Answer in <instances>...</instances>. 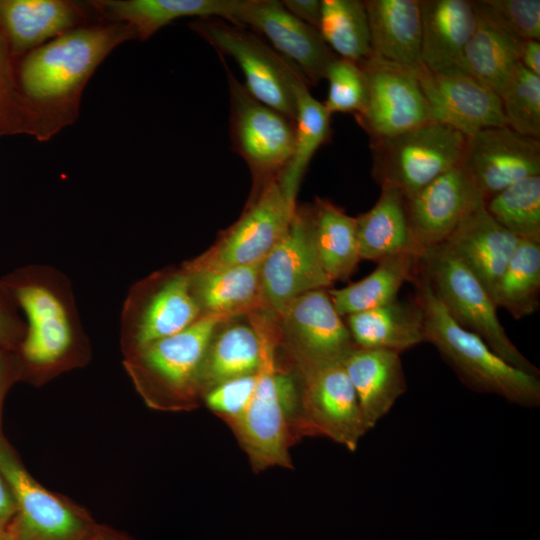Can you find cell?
Returning a JSON list of instances; mask_svg holds the SVG:
<instances>
[{
  "label": "cell",
  "instance_id": "16",
  "mask_svg": "<svg viewBox=\"0 0 540 540\" xmlns=\"http://www.w3.org/2000/svg\"><path fill=\"white\" fill-rule=\"evenodd\" d=\"M231 24L250 27L292 63L310 85H316L338 56L319 31L289 13L277 0H237Z\"/></svg>",
  "mask_w": 540,
  "mask_h": 540
},
{
  "label": "cell",
  "instance_id": "35",
  "mask_svg": "<svg viewBox=\"0 0 540 540\" xmlns=\"http://www.w3.org/2000/svg\"><path fill=\"white\" fill-rule=\"evenodd\" d=\"M318 31L340 58L360 63L372 53L363 1L322 0Z\"/></svg>",
  "mask_w": 540,
  "mask_h": 540
},
{
  "label": "cell",
  "instance_id": "37",
  "mask_svg": "<svg viewBox=\"0 0 540 540\" xmlns=\"http://www.w3.org/2000/svg\"><path fill=\"white\" fill-rule=\"evenodd\" d=\"M484 205L488 214L516 238L540 240V175L511 184Z\"/></svg>",
  "mask_w": 540,
  "mask_h": 540
},
{
  "label": "cell",
  "instance_id": "12",
  "mask_svg": "<svg viewBox=\"0 0 540 540\" xmlns=\"http://www.w3.org/2000/svg\"><path fill=\"white\" fill-rule=\"evenodd\" d=\"M250 319L260 341V361L251 399L233 422L256 463L285 465L288 463L287 430L277 389L275 322L269 315L261 314H252Z\"/></svg>",
  "mask_w": 540,
  "mask_h": 540
},
{
  "label": "cell",
  "instance_id": "19",
  "mask_svg": "<svg viewBox=\"0 0 540 540\" xmlns=\"http://www.w3.org/2000/svg\"><path fill=\"white\" fill-rule=\"evenodd\" d=\"M311 424L354 450L366 433L354 388L341 361H301Z\"/></svg>",
  "mask_w": 540,
  "mask_h": 540
},
{
  "label": "cell",
  "instance_id": "28",
  "mask_svg": "<svg viewBox=\"0 0 540 540\" xmlns=\"http://www.w3.org/2000/svg\"><path fill=\"white\" fill-rule=\"evenodd\" d=\"M237 0H129L102 1L94 6L124 21L140 40L182 17L219 18L232 21Z\"/></svg>",
  "mask_w": 540,
  "mask_h": 540
},
{
  "label": "cell",
  "instance_id": "18",
  "mask_svg": "<svg viewBox=\"0 0 540 540\" xmlns=\"http://www.w3.org/2000/svg\"><path fill=\"white\" fill-rule=\"evenodd\" d=\"M484 200L459 166L406 199L414 252L443 244L462 220Z\"/></svg>",
  "mask_w": 540,
  "mask_h": 540
},
{
  "label": "cell",
  "instance_id": "14",
  "mask_svg": "<svg viewBox=\"0 0 540 540\" xmlns=\"http://www.w3.org/2000/svg\"><path fill=\"white\" fill-rule=\"evenodd\" d=\"M263 306L274 316L294 298L333 283L317 252L309 206H297L283 238L260 264Z\"/></svg>",
  "mask_w": 540,
  "mask_h": 540
},
{
  "label": "cell",
  "instance_id": "40",
  "mask_svg": "<svg viewBox=\"0 0 540 540\" xmlns=\"http://www.w3.org/2000/svg\"><path fill=\"white\" fill-rule=\"evenodd\" d=\"M478 3L509 34L519 39H540L539 0H480Z\"/></svg>",
  "mask_w": 540,
  "mask_h": 540
},
{
  "label": "cell",
  "instance_id": "39",
  "mask_svg": "<svg viewBox=\"0 0 540 540\" xmlns=\"http://www.w3.org/2000/svg\"><path fill=\"white\" fill-rule=\"evenodd\" d=\"M325 79L328 92L323 102L326 110L333 113L359 114L366 101V81L360 65L336 58L328 67Z\"/></svg>",
  "mask_w": 540,
  "mask_h": 540
},
{
  "label": "cell",
  "instance_id": "49",
  "mask_svg": "<svg viewBox=\"0 0 540 540\" xmlns=\"http://www.w3.org/2000/svg\"><path fill=\"white\" fill-rule=\"evenodd\" d=\"M2 540H17V539H14L6 534H2Z\"/></svg>",
  "mask_w": 540,
  "mask_h": 540
},
{
  "label": "cell",
  "instance_id": "45",
  "mask_svg": "<svg viewBox=\"0 0 540 540\" xmlns=\"http://www.w3.org/2000/svg\"><path fill=\"white\" fill-rule=\"evenodd\" d=\"M277 389L279 402L284 413V416H289L295 406L297 407V389L290 375L278 370L277 373Z\"/></svg>",
  "mask_w": 540,
  "mask_h": 540
},
{
  "label": "cell",
  "instance_id": "2",
  "mask_svg": "<svg viewBox=\"0 0 540 540\" xmlns=\"http://www.w3.org/2000/svg\"><path fill=\"white\" fill-rule=\"evenodd\" d=\"M411 283L413 298L422 309L424 342L436 348L465 386L478 393L499 396L519 407H539V376L507 363L478 335L460 326L418 270Z\"/></svg>",
  "mask_w": 540,
  "mask_h": 540
},
{
  "label": "cell",
  "instance_id": "4",
  "mask_svg": "<svg viewBox=\"0 0 540 540\" xmlns=\"http://www.w3.org/2000/svg\"><path fill=\"white\" fill-rule=\"evenodd\" d=\"M418 272L460 326L478 335L507 363L539 376V369L507 335L497 315L498 307L486 288L445 244L420 255Z\"/></svg>",
  "mask_w": 540,
  "mask_h": 540
},
{
  "label": "cell",
  "instance_id": "26",
  "mask_svg": "<svg viewBox=\"0 0 540 540\" xmlns=\"http://www.w3.org/2000/svg\"><path fill=\"white\" fill-rule=\"evenodd\" d=\"M346 325L358 348L401 354L424 342L422 309L414 298L348 315Z\"/></svg>",
  "mask_w": 540,
  "mask_h": 540
},
{
  "label": "cell",
  "instance_id": "32",
  "mask_svg": "<svg viewBox=\"0 0 540 540\" xmlns=\"http://www.w3.org/2000/svg\"><path fill=\"white\" fill-rule=\"evenodd\" d=\"M295 95V136L291 159L278 178L287 196L296 201L306 170L318 149L331 135V114L312 96L305 78L297 80Z\"/></svg>",
  "mask_w": 540,
  "mask_h": 540
},
{
  "label": "cell",
  "instance_id": "29",
  "mask_svg": "<svg viewBox=\"0 0 540 540\" xmlns=\"http://www.w3.org/2000/svg\"><path fill=\"white\" fill-rule=\"evenodd\" d=\"M356 223L361 260L378 262L402 252L415 253L407 217L406 198L396 188L382 185L376 203L371 209L358 215Z\"/></svg>",
  "mask_w": 540,
  "mask_h": 540
},
{
  "label": "cell",
  "instance_id": "36",
  "mask_svg": "<svg viewBox=\"0 0 540 540\" xmlns=\"http://www.w3.org/2000/svg\"><path fill=\"white\" fill-rule=\"evenodd\" d=\"M213 340V339H212ZM260 361V341L253 326L237 324L227 327L211 341L201 380L211 385L254 374Z\"/></svg>",
  "mask_w": 540,
  "mask_h": 540
},
{
  "label": "cell",
  "instance_id": "33",
  "mask_svg": "<svg viewBox=\"0 0 540 540\" xmlns=\"http://www.w3.org/2000/svg\"><path fill=\"white\" fill-rule=\"evenodd\" d=\"M10 39L17 49H28L72 29L83 18V11L67 1L12 0L1 5Z\"/></svg>",
  "mask_w": 540,
  "mask_h": 540
},
{
  "label": "cell",
  "instance_id": "44",
  "mask_svg": "<svg viewBox=\"0 0 540 540\" xmlns=\"http://www.w3.org/2000/svg\"><path fill=\"white\" fill-rule=\"evenodd\" d=\"M281 3L294 17L318 30L322 0H283Z\"/></svg>",
  "mask_w": 540,
  "mask_h": 540
},
{
  "label": "cell",
  "instance_id": "50",
  "mask_svg": "<svg viewBox=\"0 0 540 540\" xmlns=\"http://www.w3.org/2000/svg\"><path fill=\"white\" fill-rule=\"evenodd\" d=\"M2 534H3V533H0V540H2Z\"/></svg>",
  "mask_w": 540,
  "mask_h": 540
},
{
  "label": "cell",
  "instance_id": "27",
  "mask_svg": "<svg viewBox=\"0 0 540 540\" xmlns=\"http://www.w3.org/2000/svg\"><path fill=\"white\" fill-rule=\"evenodd\" d=\"M260 264L219 270L185 269L190 276L192 291L202 315H216L229 319L264 307Z\"/></svg>",
  "mask_w": 540,
  "mask_h": 540
},
{
  "label": "cell",
  "instance_id": "21",
  "mask_svg": "<svg viewBox=\"0 0 540 540\" xmlns=\"http://www.w3.org/2000/svg\"><path fill=\"white\" fill-rule=\"evenodd\" d=\"M342 364L354 388L367 432L406 392L407 383L400 354L355 347Z\"/></svg>",
  "mask_w": 540,
  "mask_h": 540
},
{
  "label": "cell",
  "instance_id": "31",
  "mask_svg": "<svg viewBox=\"0 0 540 540\" xmlns=\"http://www.w3.org/2000/svg\"><path fill=\"white\" fill-rule=\"evenodd\" d=\"M420 255L402 252L385 257L363 279L339 289H328L341 317L373 309L397 300L398 292L411 282L418 270Z\"/></svg>",
  "mask_w": 540,
  "mask_h": 540
},
{
  "label": "cell",
  "instance_id": "47",
  "mask_svg": "<svg viewBox=\"0 0 540 540\" xmlns=\"http://www.w3.org/2000/svg\"><path fill=\"white\" fill-rule=\"evenodd\" d=\"M519 63L529 72L540 76V42L538 40L521 42Z\"/></svg>",
  "mask_w": 540,
  "mask_h": 540
},
{
  "label": "cell",
  "instance_id": "8",
  "mask_svg": "<svg viewBox=\"0 0 540 540\" xmlns=\"http://www.w3.org/2000/svg\"><path fill=\"white\" fill-rule=\"evenodd\" d=\"M219 58L228 82L232 147L248 165L256 189L278 179L287 167L294 148L295 123L254 98L225 58Z\"/></svg>",
  "mask_w": 540,
  "mask_h": 540
},
{
  "label": "cell",
  "instance_id": "3",
  "mask_svg": "<svg viewBox=\"0 0 540 540\" xmlns=\"http://www.w3.org/2000/svg\"><path fill=\"white\" fill-rule=\"evenodd\" d=\"M130 37L134 33L126 24L70 30L27 56L20 73L22 87L43 108L75 100L100 62Z\"/></svg>",
  "mask_w": 540,
  "mask_h": 540
},
{
  "label": "cell",
  "instance_id": "25",
  "mask_svg": "<svg viewBox=\"0 0 540 540\" xmlns=\"http://www.w3.org/2000/svg\"><path fill=\"white\" fill-rule=\"evenodd\" d=\"M476 24L457 68L499 97L519 65L521 42L504 30L478 3Z\"/></svg>",
  "mask_w": 540,
  "mask_h": 540
},
{
  "label": "cell",
  "instance_id": "1",
  "mask_svg": "<svg viewBox=\"0 0 540 540\" xmlns=\"http://www.w3.org/2000/svg\"><path fill=\"white\" fill-rule=\"evenodd\" d=\"M26 317V331L15 353L21 381L43 383L84 365L90 344L69 278L50 265L32 264L0 279Z\"/></svg>",
  "mask_w": 540,
  "mask_h": 540
},
{
  "label": "cell",
  "instance_id": "23",
  "mask_svg": "<svg viewBox=\"0 0 540 540\" xmlns=\"http://www.w3.org/2000/svg\"><path fill=\"white\" fill-rule=\"evenodd\" d=\"M476 24L474 1L421 0V61L430 71L457 67Z\"/></svg>",
  "mask_w": 540,
  "mask_h": 540
},
{
  "label": "cell",
  "instance_id": "6",
  "mask_svg": "<svg viewBox=\"0 0 540 540\" xmlns=\"http://www.w3.org/2000/svg\"><path fill=\"white\" fill-rule=\"evenodd\" d=\"M202 316L190 276L183 267L158 272L135 283L121 311L120 344L124 357L186 329Z\"/></svg>",
  "mask_w": 540,
  "mask_h": 540
},
{
  "label": "cell",
  "instance_id": "42",
  "mask_svg": "<svg viewBox=\"0 0 540 540\" xmlns=\"http://www.w3.org/2000/svg\"><path fill=\"white\" fill-rule=\"evenodd\" d=\"M17 305L0 283V346L16 349L22 341L26 324L17 312Z\"/></svg>",
  "mask_w": 540,
  "mask_h": 540
},
{
  "label": "cell",
  "instance_id": "13",
  "mask_svg": "<svg viewBox=\"0 0 540 540\" xmlns=\"http://www.w3.org/2000/svg\"><path fill=\"white\" fill-rule=\"evenodd\" d=\"M366 81V101L355 115L370 142L386 139L430 122L415 73L373 52L358 63Z\"/></svg>",
  "mask_w": 540,
  "mask_h": 540
},
{
  "label": "cell",
  "instance_id": "30",
  "mask_svg": "<svg viewBox=\"0 0 540 540\" xmlns=\"http://www.w3.org/2000/svg\"><path fill=\"white\" fill-rule=\"evenodd\" d=\"M322 268L332 283L347 281L361 261L356 217L327 199L309 205Z\"/></svg>",
  "mask_w": 540,
  "mask_h": 540
},
{
  "label": "cell",
  "instance_id": "15",
  "mask_svg": "<svg viewBox=\"0 0 540 540\" xmlns=\"http://www.w3.org/2000/svg\"><path fill=\"white\" fill-rule=\"evenodd\" d=\"M459 167L484 202L511 184L540 175V140L508 126L466 136Z\"/></svg>",
  "mask_w": 540,
  "mask_h": 540
},
{
  "label": "cell",
  "instance_id": "9",
  "mask_svg": "<svg viewBox=\"0 0 540 540\" xmlns=\"http://www.w3.org/2000/svg\"><path fill=\"white\" fill-rule=\"evenodd\" d=\"M228 318L203 315L186 329L124 357V366L145 396H189L200 381L216 329Z\"/></svg>",
  "mask_w": 540,
  "mask_h": 540
},
{
  "label": "cell",
  "instance_id": "10",
  "mask_svg": "<svg viewBox=\"0 0 540 540\" xmlns=\"http://www.w3.org/2000/svg\"><path fill=\"white\" fill-rule=\"evenodd\" d=\"M278 179L254 190L245 212L217 243L194 260L187 271L219 270L261 263L286 234L296 210Z\"/></svg>",
  "mask_w": 540,
  "mask_h": 540
},
{
  "label": "cell",
  "instance_id": "34",
  "mask_svg": "<svg viewBox=\"0 0 540 540\" xmlns=\"http://www.w3.org/2000/svg\"><path fill=\"white\" fill-rule=\"evenodd\" d=\"M540 240L519 239L493 294L497 307L522 319L538 311Z\"/></svg>",
  "mask_w": 540,
  "mask_h": 540
},
{
  "label": "cell",
  "instance_id": "38",
  "mask_svg": "<svg viewBox=\"0 0 540 540\" xmlns=\"http://www.w3.org/2000/svg\"><path fill=\"white\" fill-rule=\"evenodd\" d=\"M500 100L506 125L518 134L540 140V76L519 63Z\"/></svg>",
  "mask_w": 540,
  "mask_h": 540
},
{
  "label": "cell",
  "instance_id": "22",
  "mask_svg": "<svg viewBox=\"0 0 540 540\" xmlns=\"http://www.w3.org/2000/svg\"><path fill=\"white\" fill-rule=\"evenodd\" d=\"M518 240L488 214L483 202L462 220L443 244L467 266L493 299L495 287Z\"/></svg>",
  "mask_w": 540,
  "mask_h": 540
},
{
  "label": "cell",
  "instance_id": "20",
  "mask_svg": "<svg viewBox=\"0 0 540 540\" xmlns=\"http://www.w3.org/2000/svg\"><path fill=\"white\" fill-rule=\"evenodd\" d=\"M283 333L296 344L301 361H343L356 347L328 289L306 292L275 316Z\"/></svg>",
  "mask_w": 540,
  "mask_h": 540
},
{
  "label": "cell",
  "instance_id": "11",
  "mask_svg": "<svg viewBox=\"0 0 540 540\" xmlns=\"http://www.w3.org/2000/svg\"><path fill=\"white\" fill-rule=\"evenodd\" d=\"M0 472L16 503V514L3 534L17 540H83L94 528L83 510L54 495L30 475L2 433Z\"/></svg>",
  "mask_w": 540,
  "mask_h": 540
},
{
  "label": "cell",
  "instance_id": "41",
  "mask_svg": "<svg viewBox=\"0 0 540 540\" xmlns=\"http://www.w3.org/2000/svg\"><path fill=\"white\" fill-rule=\"evenodd\" d=\"M256 384V374L232 378L218 383L206 395V403L213 411L239 417L247 407Z\"/></svg>",
  "mask_w": 540,
  "mask_h": 540
},
{
  "label": "cell",
  "instance_id": "48",
  "mask_svg": "<svg viewBox=\"0 0 540 540\" xmlns=\"http://www.w3.org/2000/svg\"><path fill=\"white\" fill-rule=\"evenodd\" d=\"M83 540H130L122 534L109 528L94 526L91 532Z\"/></svg>",
  "mask_w": 540,
  "mask_h": 540
},
{
  "label": "cell",
  "instance_id": "17",
  "mask_svg": "<svg viewBox=\"0 0 540 540\" xmlns=\"http://www.w3.org/2000/svg\"><path fill=\"white\" fill-rule=\"evenodd\" d=\"M415 75L431 122L465 136L485 128L507 126L500 97L461 69L434 72L423 65Z\"/></svg>",
  "mask_w": 540,
  "mask_h": 540
},
{
  "label": "cell",
  "instance_id": "43",
  "mask_svg": "<svg viewBox=\"0 0 540 540\" xmlns=\"http://www.w3.org/2000/svg\"><path fill=\"white\" fill-rule=\"evenodd\" d=\"M17 381H21L20 365L15 349L0 346V433L2 407L6 393Z\"/></svg>",
  "mask_w": 540,
  "mask_h": 540
},
{
  "label": "cell",
  "instance_id": "7",
  "mask_svg": "<svg viewBox=\"0 0 540 540\" xmlns=\"http://www.w3.org/2000/svg\"><path fill=\"white\" fill-rule=\"evenodd\" d=\"M189 26L219 55L237 63L245 79L243 85L254 98L295 119L294 87L303 77L298 68L244 27L219 18L197 19Z\"/></svg>",
  "mask_w": 540,
  "mask_h": 540
},
{
  "label": "cell",
  "instance_id": "5",
  "mask_svg": "<svg viewBox=\"0 0 540 540\" xmlns=\"http://www.w3.org/2000/svg\"><path fill=\"white\" fill-rule=\"evenodd\" d=\"M466 136L427 122L390 138L370 142L372 175L410 198L433 180L459 166Z\"/></svg>",
  "mask_w": 540,
  "mask_h": 540
},
{
  "label": "cell",
  "instance_id": "24",
  "mask_svg": "<svg viewBox=\"0 0 540 540\" xmlns=\"http://www.w3.org/2000/svg\"><path fill=\"white\" fill-rule=\"evenodd\" d=\"M372 52L417 72L421 61V0H366Z\"/></svg>",
  "mask_w": 540,
  "mask_h": 540
},
{
  "label": "cell",
  "instance_id": "46",
  "mask_svg": "<svg viewBox=\"0 0 540 540\" xmlns=\"http://www.w3.org/2000/svg\"><path fill=\"white\" fill-rule=\"evenodd\" d=\"M16 514V503L12 491L0 472V533H5Z\"/></svg>",
  "mask_w": 540,
  "mask_h": 540
}]
</instances>
